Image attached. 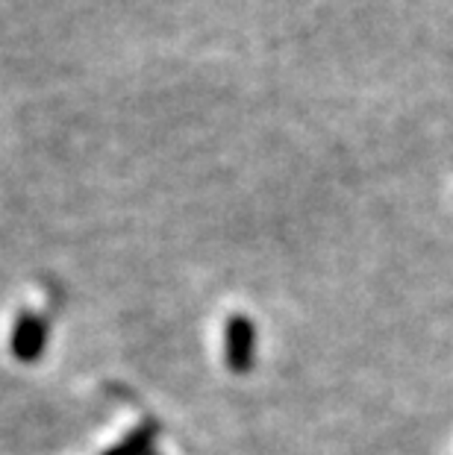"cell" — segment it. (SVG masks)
<instances>
[{
	"instance_id": "cell-1",
	"label": "cell",
	"mask_w": 453,
	"mask_h": 455,
	"mask_svg": "<svg viewBox=\"0 0 453 455\" xmlns=\"http://www.w3.org/2000/svg\"><path fill=\"white\" fill-rule=\"evenodd\" d=\"M44 341V323L38 317H21V323L15 329V353L21 358H36Z\"/></svg>"
},
{
	"instance_id": "cell-2",
	"label": "cell",
	"mask_w": 453,
	"mask_h": 455,
	"mask_svg": "<svg viewBox=\"0 0 453 455\" xmlns=\"http://www.w3.org/2000/svg\"><path fill=\"white\" fill-rule=\"evenodd\" d=\"M227 344H230V364L245 371L250 362V323L245 317H233V321H230Z\"/></svg>"
}]
</instances>
